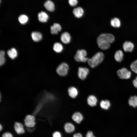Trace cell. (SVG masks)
<instances>
[{"mask_svg": "<svg viewBox=\"0 0 137 137\" xmlns=\"http://www.w3.org/2000/svg\"><path fill=\"white\" fill-rule=\"evenodd\" d=\"M31 38L33 40L37 42L41 40L42 38L41 34L39 32L34 31L32 32L31 34Z\"/></svg>", "mask_w": 137, "mask_h": 137, "instance_id": "cell-19", "label": "cell"}, {"mask_svg": "<svg viewBox=\"0 0 137 137\" xmlns=\"http://www.w3.org/2000/svg\"><path fill=\"white\" fill-rule=\"evenodd\" d=\"M14 128L15 131L18 134H22L25 132L23 126L21 123L17 122H15Z\"/></svg>", "mask_w": 137, "mask_h": 137, "instance_id": "cell-11", "label": "cell"}, {"mask_svg": "<svg viewBox=\"0 0 137 137\" xmlns=\"http://www.w3.org/2000/svg\"><path fill=\"white\" fill-rule=\"evenodd\" d=\"M117 74L120 78L127 79L130 77L131 74L130 71L128 70L126 68L123 67L117 71Z\"/></svg>", "mask_w": 137, "mask_h": 137, "instance_id": "cell-6", "label": "cell"}, {"mask_svg": "<svg viewBox=\"0 0 137 137\" xmlns=\"http://www.w3.org/2000/svg\"><path fill=\"white\" fill-rule=\"evenodd\" d=\"M133 83L134 87L136 88H137V76L133 80Z\"/></svg>", "mask_w": 137, "mask_h": 137, "instance_id": "cell-33", "label": "cell"}, {"mask_svg": "<svg viewBox=\"0 0 137 137\" xmlns=\"http://www.w3.org/2000/svg\"><path fill=\"white\" fill-rule=\"evenodd\" d=\"M68 65L65 62H62L60 64L56 69L57 74L60 76L63 77L67 76L69 70Z\"/></svg>", "mask_w": 137, "mask_h": 137, "instance_id": "cell-3", "label": "cell"}, {"mask_svg": "<svg viewBox=\"0 0 137 137\" xmlns=\"http://www.w3.org/2000/svg\"><path fill=\"white\" fill-rule=\"evenodd\" d=\"M128 103L130 106L134 108L137 107V96H131L129 99Z\"/></svg>", "mask_w": 137, "mask_h": 137, "instance_id": "cell-23", "label": "cell"}, {"mask_svg": "<svg viewBox=\"0 0 137 137\" xmlns=\"http://www.w3.org/2000/svg\"><path fill=\"white\" fill-rule=\"evenodd\" d=\"M67 92L69 96L73 99L76 98L79 94L77 88L73 86H71L68 88L67 89Z\"/></svg>", "mask_w": 137, "mask_h": 137, "instance_id": "cell-8", "label": "cell"}, {"mask_svg": "<svg viewBox=\"0 0 137 137\" xmlns=\"http://www.w3.org/2000/svg\"><path fill=\"white\" fill-rule=\"evenodd\" d=\"M53 137H62V135L59 131H56L54 132L52 135Z\"/></svg>", "mask_w": 137, "mask_h": 137, "instance_id": "cell-30", "label": "cell"}, {"mask_svg": "<svg viewBox=\"0 0 137 137\" xmlns=\"http://www.w3.org/2000/svg\"><path fill=\"white\" fill-rule=\"evenodd\" d=\"M7 54L9 57L12 59L15 58L18 54L16 50L14 48L9 50L7 52Z\"/></svg>", "mask_w": 137, "mask_h": 137, "instance_id": "cell-22", "label": "cell"}, {"mask_svg": "<svg viewBox=\"0 0 137 137\" xmlns=\"http://www.w3.org/2000/svg\"><path fill=\"white\" fill-rule=\"evenodd\" d=\"M38 17L39 21L43 23L46 22L49 18L48 15L43 11L40 12L38 13Z\"/></svg>", "mask_w": 137, "mask_h": 137, "instance_id": "cell-15", "label": "cell"}, {"mask_svg": "<svg viewBox=\"0 0 137 137\" xmlns=\"http://www.w3.org/2000/svg\"><path fill=\"white\" fill-rule=\"evenodd\" d=\"M86 137H95L94 135L93 132L91 131H88L87 132Z\"/></svg>", "mask_w": 137, "mask_h": 137, "instance_id": "cell-31", "label": "cell"}, {"mask_svg": "<svg viewBox=\"0 0 137 137\" xmlns=\"http://www.w3.org/2000/svg\"><path fill=\"white\" fill-rule=\"evenodd\" d=\"M68 2L69 4L72 6H76L77 4V0H69Z\"/></svg>", "mask_w": 137, "mask_h": 137, "instance_id": "cell-29", "label": "cell"}, {"mask_svg": "<svg viewBox=\"0 0 137 137\" xmlns=\"http://www.w3.org/2000/svg\"><path fill=\"white\" fill-rule=\"evenodd\" d=\"M28 20V17L26 15L22 14L20 15L18 18V20L20 23L22 24H26Z\"/></svg>", "mask_w": 137, "mask_h": 137, "instance_id": "cell-26", "label": "cell"}, {"mask_svg": "<svg viewBox=\"0 0 137 137\" xmlns=\"http://www.w3.org/2000/svg\"><path fill=\"white\" fill-rule=\"evenodd\" d=\"M2 137H13V136L9 132H6L3 134Z\"/></svg>", "mask_w": 137, "mask_h": 137, "instance_id": "cell-32", "label": "cell"}, {"mask_svg": "<svg viewBox=\"0 0 137 137\" xmlns=\"http://www.w3.org/2000/svg\"><path fill=\"white\" fill-rule=\"evenodd\" d=\"M104 58L103 54L100 52H98L91 58L88 59V64L91 67H95L102 61Z\"/></svg>", "mask_w": 137, "mask_h": 137, "instance_id": "cell-2", "label": "cell"}, {"mask_svg": "<svg viewBox=\"0 0 137 137\" xmlns=\"http://www.w3.org/2000/svg\"><path fill=\"white\" fill-rule=\"evenodd\" d=\"M65 131L67 133H70L73 132L75 129L74 125L70 122L65 123L64 126Z\"/></svg>", "mask_w": 137, "mask_h": 137, "instance_id": "cell-12", "label": "cell"}, {"mask_svg": "<svg viewBox=\"0 0 137 137\" xmlns=\"http://www.w3.org/2000/svg\"><path fill=\"white\" fill-rule=\"evenodd\" d=\"M46 9L50 12H53L55 10V5L50 0H47L44 4Z\"/></svg>", "mask_w": 137, "mask_h": 137, "instance_id": "cell-16", "label": "cell"}, {"mask_svg": "<svg viewBox=\"0 0 137 137\" xmlns=\"http://www.w3.org/2000/svg\"><path fill=\"white\" fill-rule=\"evenodd\" d=\"M73 137H83V136L81 133H77L73 135Z\"/></svg>", "mask_w": 137, "mask_h": 137, "instance_id": "cell-34", "label": "cell"}, {"mask_svg": "<svg viewBox=\"0 0 137 137\" xmlns=\"http://www.w3.org/2000/svg\"><path fill=\"white\" fill-rule=\"evenodd\" d=\"M123 54L122 51L118 50L117 51L114 55V58L116 61L118 62H120L123 60Z\"/></svg>", "mask_w": 137, "mask_h": 137, "instance_id": "cell-21", "label": "cell"}, {"mask_svg": "<svg viewBox=\"0 0 137 137\" xmlns=\"http://www.w3.org/2000/svg\"><path fill=\"white\" fill-rule=\"evenodd\" d=\"M5 52L3 50H1L0 52V65L1 66L3 65L5 62V59L4 57Z\"/></svg>", "mask_w": 137, "mask_h": 137, "instance_id": "cell-27", "label": "cell"}, {"mask_svg": "<svg viewBox=\"0 0 137 137\" xmlns=\"http://www.w3.org/2000/svg\"><path fill=\"white\" fill-rule=\"evenodd\" d=\"M130 67L133 71L137 74V60L131 64Z\"/></svg>", "mask_w": 137, "mask_h": 137, "instance_id": "cell-28", "label": "cell"}, {"mask_svg": "<svg viewBox=\"0 0 137 137\" xmlns=\"http://www.w3.org/2000/svg\"><path fill=\"white\" fill-rule=\"evenodd\" d=\"M61 29L60 25L57 23H54L50 27L51 32L53 34H57Z\"/></svg>", "mask_w": 137, "mask_h": 137, "instance_id": "cell-17", "label": "cell"}, {"mask_svg": "<svg viewBox=\"0 0 137 137\" xmlns=\"http://www.w3.org/2000/svg\"><path fill=\"white\" fill-rule=\"evenodd\" d=\"M72 120L77 124L80 123L83 118V115L79 112H76L74 113L72 116Z\"/></svg>", "mask_w": 137, "mask_h": 137, "instance_id": "cell-10", "label": "cell"}, {"mask_svg": "<svg viewBox=\"0 0 137 137\" xmlns=\"http://www.w3.org/2000/svg\"><path fill=\"white\" fill-rule=\"evenodd\" d=\"M87 52L84 49L78 50L74 57L75 60L78 62H86L89 59L86 57Z\"/></svg>", "mask_w": 137, "mask_h": 137, "instance_id": "cell-4", "label": "cell"}, {"mask_svg": "<svg viewBox=\"0 0 137 137\" xmlns=\"http://www.w3.org/2000/svg\"><path fill=\"white\" fill-rule=\"evenodd\" d=\"M53 49L56 52L60 53L62 51L63 49V47L62 45L60 43L56 42L54 45Z\"/></svg>", "mask_w": 137, "mask_h": 137, "instance_id": "cell-25", "label": "cell"}, {"mask_svg": "<svg viewBox=\"0 0 137 137\" xmlns=\"http://www.w3.org/2000/svg\"><path fill=\"white\" fill-rule=\"evenodd\" d=\"M110 101L107 100H102L100 103V107L102 109L107 110L110 106Z\"/></svg>", "mask_w": 137, "mask_h": 137, "instance_id": "cell-20", "label": "cell"}, {"mask_svg": "<svg viewBox=\"0 0 137 137\" xmlns=\"http://www.w3.org/2000/svg\"><path fill=\"white\" fill-rule=\"evenodd\" d=\"M35 121V118L34 116L31 115H27L24 120L25 125L28 127H33L36 123Z\"/></svg>", "mask_w": 137, "mask_h": 137, "instance_id": "cell-7", "label": "cell"}, {"mask_svg": "<svg viewBox=\"0 0 137 137\" xmlns=\"http://www.w3.org/2000/svg\"><path fill=\"white\" fill-rule=\"evenodd\" d=\"M89 73V70L87 67H80L78 68V76L79 79L82 80L86 79Z\"/></svg>", "mask_w": 137, "mask_h": 137, "instance_id": "cell-5", "label": "cell"}, {"mask_svg": "<svg viewBox=\"0 0 137 137\" xmlns=\"http://www.w3.org/2000/svg\"><path fill=\"white\" fill-rule=\"evenodd\" d=\"M98 100L93 95H90L87 97V102L88 105L91 107H95L97 105Z\"/></svg>", "mask_w": 137, "mask_h": 137, "instance_id": "cell-9", "label": "cell"}, {"mask_svg": "<svg viewBox=\"0 0 137 137\" xmlns=\"http://www.w3.org/2000/svg\"><path fill=\"white\" fill-rule=\"evenodd\" d=\"M114 40L113 36L109 33H104L100 35L97 39V42L99 47L101 49L105 50L110 47V43Z\"/></svg>", "mask_w": 137, "mask_h": 137, "instance_id": "cell-1", "label": "cell"}, {"mask_svg": "<svg viewBox=\"0 0 137 137\" xmlns=\"http://www.w3.org/2000/svg\"><path fill=\"white\" fill-rule=\"evenodd\" d=\"M123 48L125 52H131L133 50L134 45L130 41H125L123 45Z\"/></svg>", "mask_w": 137, "mask_h": 137, "instance_id": "cell-13", "label": "cell"}, {"mask_svg": "<svg viewBox=\"0 0 137 137\" xmlns=\"http://www.w3.org/2000/svg\"><path fill=\"white\" fill-rule=\"evenodd\" d=\"M111 25L114 27H119L121 25V22L119 19L115 18L112 19L110 22Z\"/></svg>", "mask_w": 137, "mask_h": 137, "instance_id": "cell-24", "label": "cell"}, {"mask_svg": "<svg viewBox=\"0 0 137 137\" xmlns=\"http://www.w3.org/2000/svg\"><path fill=\"white\" fill-rule=\"evenodd\" d=\"M61 39L63 43L65 44H67L70 42L71 37L68 32H64L61 34Z\"/></svg>", "mask_w": 137, "mask_h": 137, "instance_id": "cell-14", "label": "cell"}, {"mask_svg": "<svg viewBox=\"0 0 137 137\" xmlns=\"http://www.w3.org/2000/svg\"><path fill=\"white\" fill-rule=\"evenodd\" d=\"M3 129V127L2 125L1 124L0 125V130L1 131Z\"/></svg>", "mask_w": 137, "mask_h": 137, "instance_id": "cell-35", "label": "cell"}, {"mask_svg": "<svg viewBox=\"0 0 137 137\" xmlns=\"http://www.w3.org/2000/svg\"><path fill=\"white\" fill-rule=\"evenodd\" d=\"M73 12L76 17L80 18L83 15L84 13V11L81 7H78L74 9Z\"/></svg>", "mask_w": 137, "mask_h": 137, "instance_id": "cell-18", "label": "cell"}]
</instances>
